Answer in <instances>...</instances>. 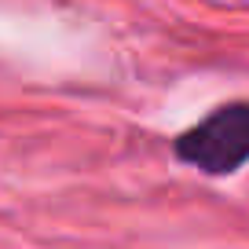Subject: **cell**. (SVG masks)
I'll return each mask as SVG.
<instances>
[{
    "label": "cell",
    "mask_w": 249,
    "mask_h": 249,
    "mask_svg": "<svg viewBox=\"0 0 249 249\" xmlns=\"http://www.w3.org/2000/svg\"><path fill=\"white\" fill-rule=\"evenodd\" d=\"M176 158L209 176H231L249 161V99L224 103L176 136Z\"/></svg>",
    "instance_id": "obj_1"
}]
</instances>
